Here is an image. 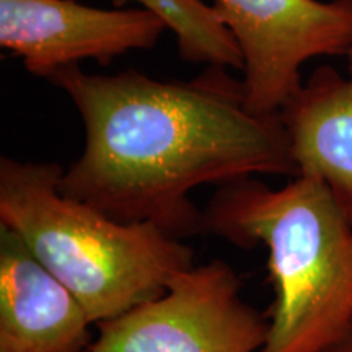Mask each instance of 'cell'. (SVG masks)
Here are the masks:
<instances>
[{
  "label": "cell",
  "instance_id": "obj_1",
  "mask_svg": "<svg viewBox=\"0 0 352 352\" xmlns=\"http://www.w3.org/2000/svg\"><path fill=\"white\" fill-rule=\"evenodd\" d=\"M50 82L72 101L85 132L60 191L118 222H151L176 239L206 233L204 209L191 201L196 188L298 175L280 114L253 113L243 80L226 67L164 82L72 65Z\"/></svg>",
  "mask_w": 352,
  "mask_h": 352
},
{
  "label": "cell",
  "instance_id": "obj_2",
  "mask_svg": "<svg viewBox=\"0 0 352 352\" xmlns=\"http://www.w3.org/2000/svg\"><path fill=\"white\" fill-rule=\"evenodd\" d=\"M204 222L240 248H266L276 300L259 352H321L352 328V226L318 176L222 184Z\"/></svg>",
  "mask_w": 352,
  "mask_h": 352
},
{
  "label": "cell",
  "instance_id": "obj_3",
  "mask_svg": "<svg viewBox=\"0 0 352 352\" xmlns=\"http://www.w3.org/2000/svg\"><path fill=\"white\" fill-rule=\"evenodd\" d=\"M57 164L0 158V226L78 298L91 323L116 318L165 292L195 266L182 239L151 222H118L60 191Z\"/></svg>",
  "mask_w": 352,
  "mask_h": 352
},
{
  "label": "cell",
  "instance_id": "obj_4",
  "mask_svg": "<svg viewBox=\"0 0 352 352\" xmlns=\"http://www.w3.org/2000/svg\"><path fill=\"white\" fill-rule=\"evenodd\" d=\"M88 352H259L270 321L223 259L179 272L160 297L96 324Z\"/></svg>",
  "mask_w": 352,
  "mask_h": 352
},
{
  "label": "cell",
  "instance_id": "obj_5",
  "mask_svg": "<svg viewBox=\"0 0 352 352\" xmlns=\"http://www.w3.org/2000/svg\"><path fill=\"white\" fill-rule=\"evenodd\" d=\"M243 57L246 104L279 113L302 85V67L352 46V6L346 0H212Z\"/></svg>",
  "mask_w": 352,
  "mask_h": 352
},
{
  "label": "cell",
  "instance_id": "obj_6",
  "mask_svg": "<svg viewBox=\"0 0 352 352\" xmlns=\"http://www.w3.org/2000/svg\"><path fill=\"white\" fill-rule=\"evenodd\" d=\"M168 25L144 7L96 8L77 0H0V46L50 80L94 59L108 65L131 51L153 50Z\"/></svg>",
  "mask_w": 352,
  "mask_h": 352
},
{
  "label": "cell",
  "instance_id": "obj_7",
  "mask_svg": "<svg viewBox=\"0 0 352 352\" xmlns=\"http://www.w3.org/2000/svg\"><path fill=\"white\" fill-rule=\"evenodd\" d=\"M91 324L78 298L0 226V352H88Z\"/></svg>",
  "mask_w": 352,
  "mask_h": 352
},
{
  "label": "cell",
  "instance_id": "obj_8",
  "mask_svg": "<svg viewBox=\"0 0 352 352\" xmlns=\"http://www.w3.org/2000/svg\"><path fill=\"white\" fill-rule=\"evenodd\" d=\"M347 70L320 65L280 109L298 175H315L352 226V46Z\"/></svg>",
  "mask_w": 352,
  "mask_h": 352
},
{
  "label": "cell",
  "instance_id": "obj_9",
  "mask_svg": "<svg viewBox=\"0 0 352 352\" xmlns=\"http://www.w3.org/2000/svg\"><path fill=\"white\" fill-rule=\"evenodd\" d=\"M135 2L165 20L175 34L182 59L192 64L243 70L235 38L220 20L212 3L204 0H116Z\"/></svg>",
  "mask_w": 352,
  "mask_h": 352
},
{
  "label": "cell",
  "instance_id": "obj_10",
  "mask_svg": "<svg viewBox=\"0 0 352 352\" xmlns=\"http://www.w3.org/2000/svg\"><path fill=\"white\" fill-rule=\"evenodd\" d=\"M321 352H352V328L347 331L340 341H336L334 344L327 347Z\"/></svg>",
  "mask_w": 352,
  "mask_h": 352
},
{
  "label": "cell",
  "instance_id": "obj_11",
  "mask_svg": "<svg viewBox=\"0 0 352 352\" xmlns=\"http://www.w3.org/2000/svg\"><path fill=\"white\" fill-rule=\"evenodd\" d=\"M346 2H347V3H351V6H352V0H346Z\"/></svg>",
  "mask_w": 352,
  "mask_h": 352
}]
</instances>
